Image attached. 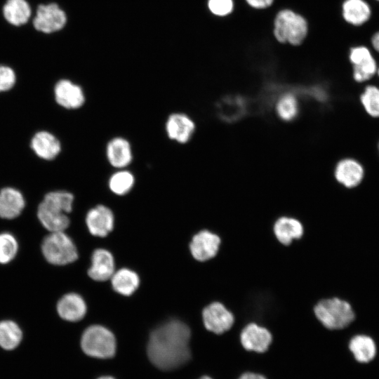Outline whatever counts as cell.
<instances>
[{"mask_svg": "<svg viewBox=\"0 0 379 379\" xmlns=\"http://www.w3.org/2000/svg\"><path fill=\"white\" fill-rule=\"evenodd\" d=\"M98 379H114V378L112 377H110V376H102V377H100Z\"/></svg>", "mask_w": 379, "mask_h": 379, "instance_id": "cell-37", "label": "cell"}, {"mask_svg": "<svg viewBox=\"0 0 379 379\" xmlns=\"http://www.w3.org/2000/svg\"><path fill=\"white\" fill-rule=\"evenodd\" d=\"M67 22V12L55 1L37 5L30 20L35 31L47 35L60 32L66 27Z\"/></svg>", "mask_w": 379, "mask_h": 379, "instance_id": "cell-5", "label": "cell"}, {"mask_svg": "<svg viewBox=\"0 0 379 379\" xmlns=\"http://www.w3.org/2000/svg\"><path fill=\"white\" fill-rule=\"evenodd\" d=\"M275 110L281 120L284 121L293 120L299 113V104L296 96L291 93L284 94L277 100Z\"/></svg>", "mask_w": 379, "mask_h": 379, "instance_id": "cell-29", "label": "cell"}, {"mask_svg": "<svg viewBox=\"0 0 379 379\" xmlns=\"http://www.w3.org/2000/svg\"><path fill=\"white\" fill-rule=\"evenodd\" d=\"M138 274L128 269H121L112 277V285L117 293L124 295H131L139 286Z\"/></svg>", "mask_w": 379, "mask_h": 379, "instance_id": "cell-26", "label": "cell"}, {"mask_svg": "<svg viewBox=\"0 0 379 379\" xmlns=\"http://www.w3.org/2000/svg\"><path fill=\"white\" fill-rule=\"evenodd\" d=\"M371 44L374 50L379 53V31L372 36Z\"/></svg>", "mask_w": 379, "mask_h": 379, "instance_id": "cell-36", "label": "cell"}, {"mask_svg": "<svg viewBox=\"0 0 379 379\" xmlns=\"http://www.w3.org/2000/svg\"><path fill=\"white\" fill-rule=\"evenodd\" d=\"M17 251V241L11 234H0V263L10 262L15 257Z\"/></svg>", "mask_w": 379, "mask_h": 379, "instance_id": "cell-32", "label": "cell"}, {"mask_svg": "<svg viewBox=\"0 0 379 379\" xmlns=\"http://www.w3.org/2000/svg\"><path fill=\"white\" fill-rule=\"evenodd\" d=\"M206 328L215 334H221L230 329L234 318L233 314L220 302H212L202 312Z\"/></svg>", "mask_w": 379, "mask_h": 379, "instance_id": "cell-11", "label": "cell"}, {"mask_svg": "<svg viewBox=\"0 0 379 379\" xmlns=\"http://www.w3.org/2000/svg\"><path fill=\"white\" fill-rule=\"evenodd\" d=\"M196 130L193 119L183 112L171 114L165 123L168 138L179 144H186L192 138Z\"/></svg>", "mask_w": 379, "mask_h": 379, "instance_id": "cell-10", "label": "cell"}, {"mask_svg": "<svg viewBox=\"0 0 379 379\" xmlns=\"http://www.w3.org/2000/svg\"><path fill=\"white\" fill-rule=\"evenodd\" d=\"M314 312L321 324L329 330H341L350 326L355 319L352 305L339 298L320 300Z\"/></svg>", "mask_w": 379, "mask_h": 379, "instance_id": "cell-4", "label": "cell"}, {"mask_svg": "<svg viewBox=\"0 0 379 379\" xmlns=\"http://www.w3.org/2000/svg\"><path fill=\"white\" fill-rule=\"evenodd\" d=\"M220 239L217 234L208 230H202L195 234L190 243L192 256L203 262L213 258L218 253Z\"/></svg>", "mask_w": 379, "mask_h": 379, "instance_id": "cell-13", "label": "cell"}, {"mask_svg": "<svg viewBox=\"0 0 379 379\" xmlns=\"http://www.w3.org/2000/svg\"><path fill=\"white\" fill-rule=\"evenodd\" d=\"M377 1H379V0H377Z\"/></svg>", "mask_w": 379, "mask_h": 379, "instance_id": "cell-41", "label": "cell"}, {"mask_svg": "<svg viewBox=\"0 0 379 379\" xmlns=\"http://www.w3.org/2000/svg\"><path fill=\"white\" fill-rule=\"evenodd\" d=\"M81 347L85 354L96 358L112 357L116 351V340L105 327L93 325L87 328L81 339Z\"/></svg>", "mask_w": 379, "mask_h": 379, "instance_id": "cell-6", "label": "cell"}, {"mask_svg": "<svg viewBox=\"0 0 379 379\" xmlns=\"http://www.w3.org/2000/svg\"><path fill=\"white\" fill-rule=\"evenodd\" d=\"M25 206L22 195L13 188H5L0 192V216L11 219L17 217Z\"/></svg>", "mask_w": 379, "mask_h": 379, "instance_id": "cell-23", "label": "cell"}, {"mask_svg": "<svg viewBox=\"0 0 379 379\" xmlns=\"http://www.w3.org/2000/svg\"><path fill=\"white\" fill-rule=\"evenodd\" d=\"M238 379H266L263 375L254 373H245Z\"/></svg>", "mask_w": 379, "mask_h": 379, "instance_id": "cell-35", "label": "cell"}, {"mask_svg": "<svg viewBox=\"0 0 379 379\" xmlns=\"http://www.w3.org/2000/svg\"><path fill=\"white\" fill-rule=\"evenodd\" d=\"M333 175L339 184L347 189H353L363 182L365 176V168L357 159L352 157H345L336 163Z\"/></svg>", "mask_w": 379, "mask_h": 379, "instance_id": "cell-9", "label": "cell"}, {"mask_svg": "<svg viewBox=\"0 0 379 379\" xmlns=\"http://www.w3.org/2000/svg\"><path fill=\"white\" fill-rule=\"evenodd\" d=\"M199 379H212V378H210L209 376L204 375L200 378Z\"/></svg>", "mask_w": 379, "mask_h": 379, "instance_id": "cell-38", "label": "cell"}, {"mask_svg": "<svg viewBox=\"0 0 379 379\" xmlns=\"http://www.w3.org/2000/svg\"><path fill=\"white\" fill-rule=\"evenodd\" d=\"M74 196L65 191L47 194L38 208V218L44 227L51 232H63L69 225L66 213L71 212Z\"/></svg>", "mask_w": 379, "mask_h": 379, "instance_id": "cell-3", "label": "cell"}, {"mask_svg": "<svg viewBox=\"0 0 379 379\" xmlns=\"http://www.w3.org/2000/svg\"><path fill=\"white\" fill-rule=\"evenodd\" d=\"M339 8L342 20L355 27L366 23L371 16V8L365 0H342Z\"/></svg>", "mask_w": 379, "mask_h": 379, "instance_id": "cell-18", "label": "cell"}, {"mask_svg": "<svg viewBox=\"0 0 379 379\" xmlns=\"http://www.w3.org/2000/svg\"><path fill=\"white\" fill-rule=\"evenodd\" d=\"M57 310L62 319L69 321H77L85 316L86 306L80 295L68 293L58 301Z\"/></svg>", "mask_w": 379, "mask_h": 379, "instance_id": "cell-21", "label": "cell"}, {"mask_svg": "<svg viewBox=\"0 0 379 379\" xmlns=\"http://www.w3.org/2000/svg\"><path fill=\"white\" fill-rule=\"evenodd\" d=\"M86 222L93 235L105 237L113 229L114 215L108 207L98 205L89 210L86 215Z\"/></svg>", "mask_w": 379, "mask_h": 379, "instance_id": "cell-16", "label": "cell"}, {"mask_svg": "<svg viewBox=\"0 0 379 379\" xmlns=\"http://www.w3.org/2000/svg\"><path fill=\"white\" fill-rule=\"evenodd\" d=\"M190 330L183 322L173 319L156 328L149 336L147 354L151 362L164 371L185 364L190 359Z\"/></svg>", "mask_w": 379, "mask_h": 379, "instance_id": "cell-1", "label": "cell"}, {"mask_svg": "<svg viewBox=\"0 0 379 379\" xmlns=\"http://www.w3.org/2000/svg\"><path fill=\"white\" fill-rule=\"evenodd\" d=\"M105 154L108 163L117 169L126 168L133 158L130 142L121 136L114 137L108 141Z\"/></svg>", "mask_w": 379, "mask_h": 379, "instance_id": "cell-12", "label": "cell"}, {"mask_svg": "<svg viewBox=\"0 0 379 379\" xmlns=\"http://www.w3.org/2000/svg\"><path fill=\"white\" fill-rule=\"evenodd\" d=\"M135 178L126 168L117 169L108 179V187L112 192L123 196L128 193L135 185Z\"/></svg>", "mask_w": 379, "mask_h": 379, "instance_id": "cell-28", "label": "cell"}, {"mask_svg": "<svg viewBox=\"0 0 379 379\" xmlns=\"http://www.w3.org/2000/svg\"><path fill=\"white\" fill-rule=\"evenodd\" d=\"M348 60L352 65V77L357 83L371 79L377 73L378 65L371 51L365 46H354L349 49Z\"/></svg>", "mask_w": 379, "mask_h": 379, "instance_id": "cell-8", "label": "cell"}, {"mask_svg": "<svg viewBox=\"0 0 379 379\" xmlns=\"http://www.w3.org/2000/svg\"><path fill=\"white\" fill-rule=\"evenodd\" d=\"M250 9L255 11H265L272 8L276 0H241Z\"/></svg>", "mask_w": 379, "mask_h": 379, "instance_id": "cell-34", "label": "cell"}, {"mask_svg": "<svg viewBox=\"0 0 379 379\" xmlns=\"http://www.w3.org/2000/svg\"><path fill=\"white\" fill-rule=\"evenodd\" d=\"M55 95L57 102L66 109H79L86 101L82 88L68 79H61L56 84Z\"/></svg>", "mask_w": 379, "mask_h": 379, "instance_id": "cell-15", "label": "cell"}, {"mask_svg": "<svg viewBox=\"0 0 379 379\" xmlns=\"http://www.w3.org/2000/svg\"><path fill=\"white\" fill-rule=\"evenodd\" d=\"M348 347L354 359L360 364L371 362L377 354L375 341L365 333L353 335L349 341Z\"/></svg>", "mask_w": 379, "mask_h": 379, "instance_id": "cell-19", "label": "cell"}, {"mask_svg": "<svg viewBox=\"0 0 379 379\" xmlns=\"http://www.w3.org/2000/svg\"><path fill=\"white\" fill-rule=\"evenodd\" d=\"M33 13V8L27 0H6L1 8L4 20L14 27L27 25Z\"/></svg>", "mask_w": 379, "mask_h": 379, "instance_id": "cell-14", "label": "cell"}, {"mask_svg": "<svg viewBox=\"0 0 379 379\" xmlns=\"http://www.w3.org/2000/svg\"><path fill=\"white\" fill-rule=\"evenodd\" d=\"M309 33V20L302 13L290 7H281L276 11L272 34L278 44L300 46L306 41Z\"/></svg>", "mask_w": 379, "mask_h": 379, "instance_id": "cell-2", "label": "cell"}, {"mask_svg": "<svg viewBox=\"0 0 379 379\" xmlns=\"http://www.w3.org/2000/svg\"><path fill=\"white\" fill-rule=\"evenodd\" d=\"M41 249L46 260L56 265L72 262L78 258L75 245L63 232H51L44 240Z\"/></svg>", "mask_w": 379, "mask_h": 379, "instance_id": "cell-7", "label": "cell"}, {"mask_svg": "<svg viewBox=\"0 0 379 379\" xmlns=\"http://www.w3.org/2000/svg\"><path fill=\"white\" fill-rule=\"evenodd\" d=\"M272 335L265 328L256 324H248L241 331L240 340L246 350L257 352H265L271 342Z\"/></svg>", "mask_w": 379, "mask_h": 379, "instance_id": "cell-17", "label": "cell"}, {"mask_svg": "<svg viewBox=\"0 0 379 379\" xmlns=\"http://www.w3.org/2000/svg\"><path fill=\"white\" fill-rule=\"evenodd\" d=\"M32 147L38 156L45 159H52L60 152L58 140L47 132L36 133L32 139Z\"/></svg>", "mask_w": 379, "mask_h": 379, "instance_id": "cell-25", "label": "cell"}, {"mask_svg": "<svg viewBox=\"0 0 379 379\" xmlns=\"http://www.w3.org/2000/svg\"><path fill=\"white\" fill-rule=\"evenodd\" d=\"M205 6L210 15L223 19L233 14L236 8V0H206Z\"/></svg>", "mask_w": 379, "mask_h": 379, "instance_id": "cell-31", "label": "cell"}, {"mask_svg": "<svg viewBox=\"0 0 379 379\" xmlns=\"http://www.w3.org/2000/svg\"><path fill=\"white\" fill-rule=\"evenodd\" d=\"M379 77V66L378 67L377 73H376Z\"/></svg>", "mask_w": 379, "mask_h": 379, "instance_id": "cell-39", "label": "cell"}, {"mask_svg": "<svg viewBox=\"0 0 379 379\" xmlns=\"http://www.w3.org/2000/svg\"><path fill=\"white\" fill-rule=\"evenodd\" d=\"M378 154H379V140H378Z\"/></svg>", "mask_w": 379, "mask_h": 379, "instance_id": "cell-40", "label": "cell"}, {"mask_svg": "<svg viewBox=\"0 0 379 379\" xmlns=\"http://www.w3.org/2000/svg\"><path fill=\"white\" fill-rule=\"evenodd\" d=\"M22 339V332L13 321H0V347L11 351L17 348Z\"/></svg>", "mask_w": 379, "mask_h": 379, "instance_id": "cell-27", "label": "cell"}, {"mask_svg": "<svg viewBox=\"0 0 379 379\" xmlns=\"http://www.w3.org/2000/svg\"><path fill=\"white\" fill-rule=\"evenodd\" d=\"M359 100L368 116L379 118V86L373 84L366 86L360 94Z\"/></svg>", "mask_w": 379, "mask_h": 379, "instance_id": "cell-30", "label": "cell"}, {"mask_svg": "<svg viewBox=\"0 0 379 379\" xmlns=\"http://www.w3.org/2000/svg\"><path fill=\"white\" fill-rule=\"evenodd\" d=\"M274 232L278 241L289 245L293 239H300L303 234L301 222L293 218L281 217L274 223Z\"/></svg>", "mask_w": 379, "mask_h": 379, "instance_id": "cell-22", "label": "cell"}, {"mask_svg": "<svg viewBox=\"0 0 379 379\" xmlns=\"http://www.w3.org/2000/svg\"><path fill=\"white\" fill-rule=\"evenodd\" d=\"M15 81L13 69L6 65H0V91L10 89Z\"/></svg>", "mask_w": 379, "mask_h": 379, "instance_id": "cell-33", "label": "cell"}, {"mask_svg": "<svg viewBox=\"0 0 379 379\" xmlns=\"http://www.w3.org/2000/svg\"><path fill=\"white\" fill-rule=\"evenodd\" d=\"M91 267L88 270L89 277L99 281L111 278L114 274V263L112 254L105 249L95 250L91 257Z\"/></svg>", "mask_w": 379, "mask_h": 379, "instance_id": "cell-20", "label": "cell"}, {"mask_svg": "<svg viewBox=\"0 0 379 379\" xmlns=\"http://www.w3.org/2000/svg\"><path fill=\"white\" fill-rule=\"evenodd\" d=\"M245 102L241 97L229 95L222 98L218 103L219 117L225 121L232 122L241 118L246 112Z\"/></svg>", "mask_w": 379, "mask_h": 379, "instance_id": "cell-24", "label": "cell"}]
</instances>
